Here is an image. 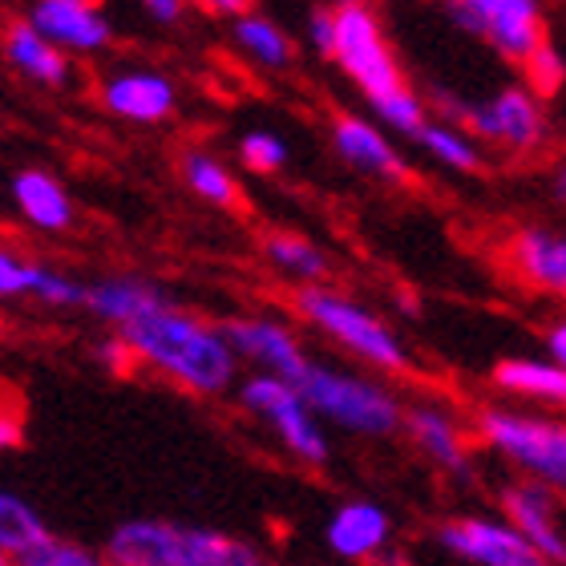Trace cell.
Wrapping results in <instances>:
<instances>
[{"label": "cell", "mask_w": 566, "mask_h": 566, "mask_svg": "<svg viewBox=\"0 0 566 566\" xmlns=\"http://www.w3.org/2000/svg\"><path fill=\"white\" fill-rule=\"evenodd\" d=\"M118 336L130 344L142 368L166 377L190 397H223L227 389H235L239 353L227 340V328L178 307L175 300L134 319Z\"/></svg>", "instance_id": "cell-1"}, {"label": "cell", "mask_w": 566, "mask_h": 566, "mask_svg": "<svg viewBox=\"0 0 566 566\" xmlns=\"http://www.w3.org/2000/svg\"><path fill=\"white\" fill-rule=\"evenodd\" d=\"M109 566H268L248 538L170 518H130L106 538Z\"/></svg>", "instance_id": "cell-2"}, {"label": "cell", "mask_w": 566, "mask_h": 566, "mask_svg": "<svg viewBox=\"0 0 566 566\" xmlns=\"http://www.w3.org/2000/svg\"><path fill=\"white\" fill-rule=\"evenodd\" d=\"M295 316L304 319L307 328H316L319 336H328L332 344H340L344 353L356 356L360 365L377 368V373H409V348L373 307L356 304L353 295L336 292L328 283L316 287H300L295 292Z\"/></svg>", "instance_id": "cell-3"}, {"label": "cell", "mask_w": 566, "mask_h": 566, "mask_svg": "<svg viewBox=\"0 0 566 566\" xmlns=\"http://www.w3.org/2000/svg\"><path fill=\"white\" fill-rule=\"evenodd\" d=\"M473 437L497 458H506L522 478L566 497V417L482 405L473 413Z\"/></svg>", "instance_id": "cell-4"}, {"label": "cell", "mask_w": 566, "mask_h": 566, "mask_svg": "<svg viewBox=\"0 0 566 566\" xmlns=\"http://www.w3.org/2000/svg\"><path fill=\"white\" fill-rule=\"evenodd\" d=\"M300 392L316 409L319 421L336 424L344 433L373 437V441L405 433L409 405H401V397L389 385H380L377 377H360V373H344V368L312 360L307 377L300 380Z\"/></svg>", "instance_id": "cell-5"}, {"label": "cell", "mask_w": 566, "mask_h": 566, "mask_svg": "<svg viewBox=\"0 0 566 566\" xmlns=\"http://www.w3.org/2000/svg\"><path fill=\"white\" fill-rule=\"evenodd\" d=\"M239 405L248 409L260 424H268L287 453L307 470L328 465L332 446L324 433V421L316 417V409L307 405V397L300 392V385L283 377H268V373H251L239 380Z\"/></svg>", "instance_id": "cell-6"}, {"label": "cell", "mask_w": 566, "mask_h": 566, "mask_svg": "<svg viewBox=\"0 0 566 566\" xmlns=\"http://www.w3.org/2000/svg\"><path fill=\"white\" fill-rule=\"evenodd\" d=\"M437 106H441V118L465 126L478 142H494L514 154H531L546 142L543 97L531 85H502L494 97H482V102L437 94Z\"/></svg>", "instance_id": "cell-7"}, {"label": "cell", "mask_w": 566, "mask_h": 566, "mask_svg": "<svg viewBox=\"0 0 566 566\" xmlns=\"http://www.w3.org/2000/svg\"><path fill=\"white\" fill-rule=\"evenodd\" d=\"M332 9H336V53H332V61L344 70V77L368 102L405 90L401 61L392 53L377 12L368 9L365 0H340Z\"/></svg>", "instance_id": "cell-8"}, {"label": "cell", "mask_w": 566, "mask_h": 566, "mask_svg": "<svg viewBox=\"0 0 566 566\" xmlns=\"http://www.w3.org/2000/svg\"><path fill=\"white\" fill-rule=\"evenodd\" d=\"M458 29L485 41L510 65L526 61L546 45L543 0H446Z\"/></svg>", "instance_id": "cell-9"}, {"label": "cell", "mask_w": 566, "mask_h": 566, "mask_svg": "<svg viewBox=\"0 0 566 566\" xmlns=\"http://www.w3.org/2000/svg\"><path fill=\"white\" fill-rule=\"evenodd\" d=\"M227 340L235 344L239 360L255 365V373L268 377H283L300 385L312 368V356L304 353V340L295 336V328H287L275 316H235L223 324Z\"/></svg>", "instance_id": "cell-10"}, {"label": "cell", "mask_w": 566, "mask_h": 566, "mask_svg": "<svg viewBox=\"0 0 566 566\" xmlns=\"http://www.w3.org/2000/svg\"><path fill=\"white\" fill-rule=\"evenodd\" d=\"M502 518L526 538V543L546 558V563L566 566V510L555 490L531 482V478H514L502 485Z\"/></svg>", "instance_id": "cell-11"}, {"label": "cell", "mask_w": 566, "mask_h": 566, "mask_svg": "<svg viewBox=\"0 0 566 566\" xmlns=\"http://www.w3.org/2000/svg\"><path fill=\"white\" fill-rule=\"evenodd\" d=\"M405 437H409V446L429 465H437L449 478L465 482L473 473V449H470L473 429H465V421L458 413H449L441 401L409 405L405 409Z\"/></svg>", "instance_id": "cell-12"}, {"label": "cell", "mask_w": 566, "mask_h": 566, "mask_svg": "<svg viewBox=\"0 0 566 566\" xmlns=\"http://www.w3.org/2000/svg\"><path fill=\"white\" fill-rule=\"evenodd\" d=\"M24 21L33 24L41 36H49L57 49L77 53V57H94L114 41L109 17L102 12L97 0H29Z\"/></svg>", "instance_id": "cell-13"}, {"label": "cell", "mask_w": 566, "mask_h": 566, "mask_svg": "<svg viewBox=\"0 0 566 566\" xmlns=\"http://www.w3.org/2000/svg\"><path fill=\"white\" fill-rule=\"evenodd\" d=\"M437 543L473 566H522L531 555H538L506 518H485V514H461L441 522Z\"/></svg>", "instance_id": "cell-14"}, {"label": "cell", "mask_w": 566, "mask_h": 566, "mask_svg": "<svg viewBox=\"0 0 566 566\" xmlns=\"http://www.w3.org/2000/svg\"><path fill=\"white\" fill-rule=\"evenodd\" d=\"M97 102L106 114L134 126H158V122L175 118L178 109V85L158 70H118L109 73Z\"/></svg>", "instance_id": "cell-15"}, {"label": "cell", "mask_w": 566, "mask_h": 566, "mask_svg": "<svg viewBox=\"0 0 566 566\" xmlns=\"http://www.w3.org/2000/svg\"><path fill=\"white\" fill-rule=\"evenodd\" d=\"M324 543L340 563H377L392 543L389 510L368 497H348L324 522Z\"/></svg>", "instance_id": "cell-16"}, {"label": "cell", "mask_w": 566, "mask_h": 566, "mask_svg": "<svg viewBox=\"0 0 566 566\" xmlns=\"http://www.w3.org/2000/svg\"><path fill=\"white\" fill-rule=\"evenodd\" d=\"M506 268L531 292L566 300V231L522 227L506 243Z\"/></svg>", "instance_id": "cell-17"}, {"label": "cell", "mask_w": 566, "mask_h": 566, "mask_svg": "<svg viewBox=\"0 0 566 566\" xmlns=\"http://www.w3.org/2000/svg\"><path fill=\"white\" fill-rule=\"evenodd\" d=\"M0 295L4 300H36L45 307H85L90 283L73 280L41 260H24L21 251H0Z\"/></svg>", "instance_id": "cell-18"}, {"label": "cell", "mask_w": 566, "mask_h": 566, "mask_svg": "<svg viewBox=\"0 0 566 566\" xmlns=\"http://www.w3.org/2000/svg\"><path fill=\"white\" fill-rule=\"evenodd\" d=\"M163 304H170V295L146 275H102L90 283V295H85V312L114 332L130 328L134 319L150 316Z\"/></svg>", "instance_id": "cell-19"}, {"label": "cell", "mask_w": 566, "mask_h": 566, "mask_svg": "<svg viewBox=\"0 0 566 566\" xmlns=\"http://www.w3.org/2000/svg\"><path fill=\"white\" fill-rule=\"evenodd\" d=\"M12 207L33 231H45V235H61L73 227V199L65 182L57 175H49L41 166H24L17 170L9 182Z\"/></svg>", "instance_id": "cell-20"}, {"label": "cell", "mask_w": 566, "mask_h": 566, "mask_svg": "<svg viewBox=\"0 0 566 566\" xmlns=\"http://www.w3.org/2000/svg\"><path fill=\"white\" fill-rule=\"evenodd\" d=\"M494 389L502 397H514V401H531L538 409H551V413L566 417V368H558L551 356H506L497 360L494 373Z\"/></svg>", "instance_id": "cell-21"}, {"label": "cell", "mask_w": 566, "mask_h": 566, "mask_svg": "<svg viewBox=\"0 0 566 566\" xmlns=\"http://www.w3.org/2000/svg\"><path fill=\"white\" fill-rule=\"evenodd\" d=\"M332 150L368 178H405V170H409L389 134L368 118H353V114L332 122Z\"/></svg>", "instance_id": "cell-22"}, {"label": "cell", "mask_w": 566, "mask_h": 566, "mask_svg": "<svg viewBox=\"0 0 566 566\" xmlns=\"http://www.w3.org/2000/svg\"><path fill=\"white\" fill-rule=\"evenodd\" d=\"M4 61H9L21 77H29L33 85H45V90H65L73 77L70 53L53 45L49 36L36 33L24 17L4 29Z\"/></svg>", "instance_id": "cell-23"}, {"label": "cell", "mask_w": 566, "mask_h": 566, "mask_svg": "<svg viewBox=\"0 0 566 566\" xmlns=\"http://www.w3.org/2000/svg\"><path fill=\"white\" fill-rule=\"evenodd\" d=\"M263 260L272 263L275 272H283L287 280H295L300 287H316L328 280V255L324 248H316L307 235L295 231H268L263 235Z\"/></svg>", "instance_id": "cell-24"}, {"label": "cell", "mask_w": 566, "mask_h": 566, "mask_svg": "<svg viewBox=\"0 0 566 566\" xmlns=\"http://www.w3.org/2000/svg\"><path fill=\"white\" fill-rule=\"evenodd\" d=\"M231 41H235L239 53H248L260 70H287L295 57L292 36L283 33L280 24L263 12H239L231 21Z\"/></svg>", "instance_id": "cell-25"}, {"label": "cell", "mask_w": 566, "mask_h": 566, "mask_svg": "<svg viewBox=\"0 0 566 566\" xmlns=\"http://www.w3.org/2000/svg\"><path fill=\"white\" fill-rule=\"evenodd\" d=\"M49 538H53V531L33 510V502L4 490L0 494V563H17V558L33 555L36 546H45Z\"/></svg>", "instance_id": "cell-26"}, {"label": "cell", "mask_w": 566, "mask_h": 566, "mask_svg": "<svg viewBox=\"0 0 566 566\" xmlns=\"http://www.w3.org/2000/svg\"><path fill=\"white\" fill-rule=\"evenodd\" d=\"M417 146H421L433 163L449 166V170H461V175L482 166V146H478V138H473L470 130L453 126V122H446V118L429 122V126L417 134Z\"/></svg>", "instance_id": "cell-27"}, {"label": "cell", "mask_w": 566, "mask_h": 566, "mask_svg": "<svg viewBox=\"0 0 566 566\" xmlns=\"http://www.w3.org/2000/svg\"><path fill=\"white\" fill-rule=\"evenodd\" d=\"M182 182H187L202 202L211 207H239V182L211 150H187L182 154Z\"/></svg>", "instance_id": "cell-28"}, {"label": "cell", "mask_w": 566, "mask_h": 566, "mask_svg": "<svg viewBox=\"0 0 566 566\" xmlns=\"http://www.w3.org/2000/svg\"><path fill=\"white\" fill-rule=\"evenodd\" d=\"M373 106V114H377V122H385V126H392L397 134H405V138H413L429 126V109H424V97L413 94L409 85L405 90H397V94L389 97H377V102H368Z\"/></svg>", "instance_id": "cell-29"}, {"label": "cell", "mask_w": 566, "mask_h": 566, "mask_svg": "<svg viewBox=\"0 0 566 566\" xmlns=\"http://www.w3.org/2000/svg\"><path fill=\"white\" fill-rule=\"evenodd\" d=\"M9 566H109L106 551H90L82 543H70V538H49L45 546H36L33 555L17 558Z\"/></svg>", "instance_id": "cell-30"}, {"label": "cell", "mask_w": 566, "mask_h": 566, "mask_svg": "<svg viewBox=\"0 0 566 566\" xmlns=\"http://www.w3.org/2000/svg\"><path fill=\"white\" fill-rule=\"evenodd\" d=\"M239 163L255 175H272L287 163V142L272 130H248L239 138Z\"/></svg>", "instance_id": "cell-31"}, {"label": "cell", "mask_w": 566, "mask_h": 566, "mask_svg": "<svg viewBox=\"0 0 566 566\" xmlns=\"http://www.w3.org/2000/svg\"><path fill=\"white\" fill-rule=\"evenodd\" d=\"M522 73H526V82H522V85H531L538 97H551V94H558V90H563V82H566V61H563V53L546 41V45L538 49L526 65H522Z\"/></svg>", "instance_id": "cell-32"}, {"label": "cell", "mask_w": 566, "mask_h": 566, "mask_svg": "<svg viewBox=\"0 0 566 566\" xmlns=\"http://www.w3.org/2000/svg\"><path fill=\"white\" fill-rule=\"evenodd\" d=\"M307 41L319 57L336 53V9H312L307 12Z\"/></svg>", "instance_id": "cell-33"}, {"label": "cell", "mask_w": 566, "mask_h": 566, "mask_svg": "<svg viewBox=\"0 0 566 566\" xmlns=\"http://www.w3.org/2000/svg\"><path fill=\"white\" fill-rule=\"evenodd\" d=\"M97 360H102L106 368H114V373H126V368L138 365V360H134V353H130V344L122 340L118 332H114L109 340L97 344Z\"/></svg>", "instance_id": "cell-34"}, {"label": "cell", "mask_w": 566, "mask_h": 566, "mask_svg": "<svg viewBox=\"0 0 566 566\" xmlns=\"http://www.w3.org/2000/svg\"><path fill=\"white\" fill-rule=\"evenodd\" d=\"M138 4L154 24H178L187 12V0H138Z\"/></svg>", "instance_id": "cell-35"}, {"label": "cell", "mask_w": 566, "mask_h": 566, "mask_svg": "<svg viewBox=\"0 0 566 566\" xmlns=\"http://www.w3.org/2000/svg\"><path fill=\"white\" fill-rule=\"evenodd\" d=\"M546 356H551L558 368H566V316L546 328Z\"/></svg>", "instance_id": "cell-36"}, {"label": "cell", "mask_w": 566, "mask_h": 566, "mask_svg": "<svg viewBox=\"0 0 566 566\" xmlns=\"http://www.w3.org/2000/svg\"><path fill=\"white\" fill-rule=\"evenodd\" d=\"M195 4H202L207 12H219V17H231V21L243 12V0H195Z\"/></svg>", "instance_id": "cell-37"}, {"label": "cell", "mask_w": 566, "mask_h": 566, "mask_svg": "<svg viewBox=\"0 0 566 566\" xmlns=\"http://www.w3.org/2000/svg\"><path fill=\"white\" fill-rule=\"evenodd\" d=\"M551 195L558 202H566V158H558L555 170H551Z\"/></svg>", "instance_id": "cell-38"}]
</instances>
